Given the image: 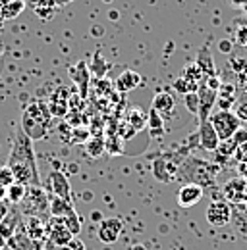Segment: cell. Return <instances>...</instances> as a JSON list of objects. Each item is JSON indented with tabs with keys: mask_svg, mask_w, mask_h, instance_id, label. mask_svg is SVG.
<instances>
[{
	"mask_svg": "<svg viewBox=\"0 0 247 250\" xmlns=\"http://www.w3.org/2000/svg\"><path fill=\"white\" fill-rule=\"evenodd\" d=\"M91 219H93V221H99V223H100V221H102L104 218H102V214H100V212H93Z\"/></svg>",
	"mask_w": 247,
	"mask_h": 250,
	"instance_id": "cell-36",
	"label": "cell"
},
{
	"mask_svg": "<svg viewBox=\"0 0 247 250\" xmlns=\"http://www.w3.org/2000/svg\"><path fill=\"white\" fill-rule=\"evenodd\" d=\"M49 112L52 118H62L66 116L68 112V96L64 89H58L56 93L50 96V102H49Z\"/></svg>",
	"mask_w": 247,
	"mask_h": 250,
	"instance_id": "cell-20",
	"label": "cell"
},
{
	"mask_svg": "<svg viewBox=\"0 0 247 250\" xmlns=\"http://www.w3.org/2000/svg\"><path fill=\"white\" fill-rule=\"evenodd\" d=\"M184 104L187 106V110L191 112V114H199V94L197 91H191V93L184 94Z\"/></svg>",
	"mask_w": 247,
	"mask_h": 250,
	"instance_id": "cell-28",
	"label": "cell"
},
{
	"mask_svg": "<svg viewBox=\"0 0 247 250\" xmlns=\"http://www.w3.org/2000/svg\"><path fill=\"white\" fill-rule=\"evenodd\" d=\"M49 206H50V196L41 185H37V187H27V194L20 204V212L24 216H37L45 219V216L49 214Z\"/></svg>",
	"mask_w": 247,
	"mask_h": 250,
	"instance_id": "cell-3",
	"label": "cell"
},
{
	"mask_svg": "<svg viewBox=\"0 0 247 250\" xmlns=\"http://www.w3.org/2000/svg\"><path fill=\"white\" fill-rule=\"evenodd\" d=\"M232 139H234V141H236L238 145L246 143V141H247V131H244V129H240V131H238V133H236V135H234Z\"/></svg>",
	"mask_w": 247,
	"mask_h": 250,
	"instance_id": "cell-33",
	"label": "cell"
},
{
	"mask_svg": "<svg viewBox=\"0 0 247 250\" xmlns=\"http://www.w3.org/2000/svg\"><path fill=\"white\" fill-rule=\"evenodd\" d=\"M24 229L25 233L29 235L31 241L43 245L49 241V231H47V219L37 218V216H27L25 223H24Z\"/></svg>",
	"mask_w": 247,
	"mask_h": 250,
	"instance_id": "cell-11",
	"label": "cell"
},
{
	"mask_svg": "<svg viewBox=\"0 0 247 250\" xmlns=\"http://www.w3.org/2000/svg\"><path fill=\"white\" fill-rule=\"evenodd\" d=\"M62 221H64V225L70 229V233H72L74 237H77V235L81 233V219L77 216V212H74V214L62 218Z\"/></svg>",
	"mask_w": 247,
	"mask_h": 250,
	"instance_id": "cell-27",
	"label": "cell"
},
{
	"mask_svg": "<svg viewBox=\"0 0 247 250\" xmlns=\"http://www.w3.org/2000/svg\"><path fill=\"white\" fill-rule=\"evenodd\" d=\"M124 223L120 218H104L99 223V231H97V237L100 243L104 245H114L120 235H122Z\"/></svg>",
	"mask_w": 247,
	"mask_h": 250,
	"instance_id": "cell-7",
	"label": "cell"
},
{
	"mask_svg": "<svg viewBox=\"0 0 247 250\" xmlns=\"http://www.w3.org/2000/svg\"><path fill=\"white\" fill-rule=\"evenodd\" d=\"M234 156H236V160H238L242 166H247V141L246 143H242V145H238Z\"/></svg>",
	"mask_w": 247,
	"mask_h": 250,
	"instance_id": "cell-30",
	"label": "cell"
},
{
	"mask_svg": "<svg viewBox=\"0 0 247 250\" xmlns=\"http://www.w3.org/2000/svg\"><path fill=\"white\" fill-rule=\"evenodd\" d=\"M41 250H66L64 247H58V245H54L52 241H47V243H43V249Z\"/></svg>",
	"mask_w": 247,
	"mask_h": 250,
	"instance_id": "cell-34",
	"label": "cell"
},
{
	"mask_svg": "<svg viewBox=\"0 0 247 250\" xmlns=\"http://www.w3.org/2000/svg\"><path fill=\"white\" fill-rule=\"evenodd\" d=\"M199 145H201V148H205L207 152H216V148H218V145H220V139H218L215 127L211 125L209 120L199 122Z\"/></svg>",
	"mask_w": 247,
	"mask_h": 250,
	"instance_id": "cell-14",
	"label": "cell"
},
{
	"mask_svg": "<svg viewBox=\"0 0 247 250\" xmlns=\"http://www.w3.org/2000/svg\"><path fill=\"white\" fill-rule=\"evenodd\" d=\"M75 208H74V202H68L60 196H54L50 194V206H49V214L52 218H66L70 214H74Z\"/></svg>",
	"mask_w": 247,
	"mask_h": 250,
	"instance_id": "cell-19",
	"label": "cell"
},
{
	"mask_svg": "<svg viewBox=\"0 0 247 250\" xmlns=\"http://www.w3.org/2000/svg\"><path fill=\"white\" fill-rule=\"evenodd\" d=\"M47 231H49V241H52L54 245L64 247V249H66V245L74 239V235H72L70 229L64 225L62 218H52V216H50V219H47Z\"/></svg>",
	"mask_w": 247,
	"mask_h": 250,
	"instance_id": "cell-10",
	"label": "cell"
},
{
	"mask_svg": "<svg viewBox=\"0 0 247 250\" xmlns=\"http://www.w3.org/2000/svg\"><path fill=\"white\" fill-rule=\"evenodd\" d=\"M25 194H27V187L22 185V183H14V185H10L6 188V200L10 204H22Z\"/></svg>",
	"mask_w": 247,
	"mask_h": 250,
	"instance_id": "cell-23",
	"label": "cell"
},
{
	"mask_svg": "<svg viewBox=\"0 0 247 250\" xmlns=\"http://www.w3.org/2000/svg\"><path fill=\"white\" fill-rule=\"evenodd\" d=\"M222 192L230 204L247 202V177H234V179L226 181Z\"/></svg>",
	"mask_w": 247,
	"mask_h": 250,
	"instance_id": "cell-9",
	"label": "cell"
},
{
	"mask_svg": "<svg viewBox=\"0 0 247 250\" xmlns=\"http://www.w3.org/2000/svg\"><path fill=\"white\" fill-rule=\"evenodd\" d=\"M6 166L12 169V173L16 177V183H22L25 187L41 185L35 150H33V141L24 133L22 127L16 131V137H14Z\"/></svg>",
	"mask_w": 247,
	"mask_h": 250,
	"instance_id": "cell-1",
	"label": "cell"
},
{
	"mask_svg": "<svg viewBox=\"0 0 247 250\" xmlns=\"http://www.w3.org/2000/svg\"><path fill=\"white\" fill-rule=\"evenodd\" d=\"M24 6H25L24 0H10L8 4H2V18L4 20H12V18L20 16Z\"/></svg>",
	"mask_w": 247,
	"mask_h": 250,
	"instance_id": "cell-26",
	"label": "cell"
},
{
	"mask_svg": "<svg viewBox=\"0 0 247 250\" xmlns=\"http://www.w3.org/2000/svg\"><path fill=\"white\" fill-rule=\"evenodd\" d=\"M127 124L131 125L135 131H143L147 127V114H143L141 110L133 108L127 112Z\"/></svg>",
	"mask_w": 247,
	"mask_h": 250,
	"instance_id": "cell-25",
	"label": "cell"
},
{
	"mask_svg": "<svg viewBox=\"0 0 247 250\" xmlns=\"http://www.w3.org/2000/svg\"><path fill=\"white\" fill-rule=\"evenodd\" d=\"M189 164L195 167V171L193 169H187V167H180V171L182 173H187V179H189V183H197V185H201V187H211V185H215V175H216V169L211 166V164H207V162H199V160H195V158H191L189 160Z\"/></svg>",
	"mask_w": 247,
	"mask_h": 250,
	"instance_id": "cell-5",
	"label": "cell"
},
{
	"mask_svg": "<svg viewBox=\"0 0 247 250\" xmlns=\"http://www.w3.org/2000/svg\"><path fill=\"white\" fill-rule=\"evenodd\" d=\"M22 212L20 210H10V214L0 221V239L2 241H8L12 235H16L18 227L22 225Z\"/></svg>",
	"mask_w": 247,
	"mask_h": 250,
	"instance_id": "cell-18",
	"label": "cell"
},
{
	"mask_svg": "<svg viewBox=\"0 0 247 250\" xmlns=\"http://www.w3.org/2000/svg\"><path fill=\"white\" fill-rule=\"evenodd\" d=\"M209 122L215 127L216 135L222 141L232 139L240 129H242V120L232 112V110H216L209 116Z\"/></svg>",
	"mask_w": 247,
	"mask_h": 250,
	"instance_id": "cell-4",
	"label": "cell"
},
{
	"mask_svg": "<svg viewBox=\"0 0 247 250\" xmlns=\"http://www.w3.org/2000/svg\"><path fill=\"white\" fill-rule=\"evenodd\" d=\"M153 110H156L164 120L174 112L176 108V100H174V94L168 93V91H158L153 96Z\"/></svg>",
	"mask_w": 247,
	"mask_h": 250,
	"instance_id": "cell-16",
	"label": "cell"
},
{
	"mask_svg": "<svg viewBox=\"0 0 247 250\" xmlns=\"http://www.w3.org/2000/svg\"><path fill=\"white\" fill-rule=\"evenodd\" d=\"M197 94H199V114L197 116H199V122H205L213 114V108H215L216 98H218V89L211 87L205 79H201Z\"/></svg>",
	"mask_w": 247,
	"mask_h": 250,
	"instance_id": "cell-6",
	"label": "cell"
},
{
	"mask_svg": "<svg viewBox=\"0 0 247 250\" xmlns=\"http://www.w3.org/2000/svg\"><path fill=\"white\" fill-rule=\"evenodd\" d=\"M14 183H16V177H14L12 169L8 166H2L0 167V187L8 188L10 185H14Z\"/></svg>",
	"mask_w": 247,
	"mask_h": 250,
	"instance_id": "cell-29",
	"label": "cell"
},
{
	"mask_svg": "<svg viewBox=\"0 0 247 250\" xmlns=\"http://www.w3.org/2000/svg\"><path fill=\"white\" fill-rule=\"evenodd\" d=\"M139 83H141V75L131 71V69H125L124 73H120V77L116 79V89L122 91V93H127V91H133Z\"/></svg>",
	"mask_w": 247,
	"mask_h": 250,
	"instance_id": "cell-21",
	"label": "cell"
},
{
	"mask_svg": "<svg viewBox=\"0 0 247 250\" xmlns=\"http://www.w3.org/2000/svg\"><path fill=\"white\" fill-rule=\"evenodd\" d=\"M8 204H10V202H8L6 198H2V200H0V221L10 214V206H8Z\"/></svg>",
	"mask_w": 247,
	"mask_h": 250,
	"instance_id": "cell-32",
	"label": "cell"
},
{
	"mask_svg": "<svg viewBox=\"0 0 247 250\" xmlns=\"http://www.w3.org/2000/svg\"><path fill=\"white\" fill-rule=\"evenodd\" d=\"M176 173H178V167L170 160H166V158H158L153 164V175L158 181L168 183V181L176 179Z\"/></svg>",
	"mask_w": 247,
	"mask_h": 250,
	"instance_id": "cell-17",
	"label": "cell"
},
{
	"mask_svg": "<svg viewBox=\"0 0 247 250\" xmlns=\"http://www.w3.org/2000/svg\"><path fill=\"white\" fill-rule=\"evenodd\" d=\"M203 194H205V188L201 187V185H197V183H185L178 190V204L182 208H191V206H195L203 198Z\"/></svg>",
	"mask_w": 247,
	"mask_h": 250,
	"instance_id": "cell-13",
	"label": "cell"
},
{
	"mask_svg": "<svg viewBox=\"0 0 247 250\" xmlns=\"http://www.w3.org/2000/svg\"><path fill=\"white\" fill-rule=\"evenodd\" d=\"M50 118L52 116L49 112V106L33 100L22 114V129L31 141H41L49 135Z\"/></svg>",
	"mask_w": 247,
	"mask_h": 250,
	"instance_id": "cell-2",
	"label": "cell"
},
{
	"mask_svg": "<svg viewBox=\"0 0 247 250\" xmlns=\"http://www.w3.org/2000/svg\"><path fill=\"white\" fill-rule=\"evenodd\" d=\"M106 150V145L100 137H89L87 143H85V152L91 158H100Z\"/></svg>",
	"mask_w": 247,
	"mask_h": 250,
	"instance_id": "cell-24",
	"label": "cell"
},
{
	"mask_svg": "<svg viewBox=\"0 0 247 250\" xmlns=\"http://www.w3.org/2000/svg\"><path fill=\"white\" fill-rule=\"evenodd\" d=\"M49 188H50V194L54 196H60L68 202H74V194H72V187H70V181L68 177L60 173V171H52L49 175Z\"/></svg>",
	"mask_w": 247,
	"mask_h": 250,
	"instance_id": "cell-12",
	"label": "cell"
},
{
	"mask_svg": "<svg viewBox=\"0 0 247 250\" xmlns=\"http://www.w3.org/2000/svg\"><path fill=\"white\" fill-rule=\"evenodd\" d=\"M147 127H149V131H151L153 137H158V135H162L166 131L164 129V118L156 110H153V108L147 114Z\"/></svg>",
	"mask_w": 247,
	"mask_h": 250,
	"instance_id": "cell-22",
	"label": "cell"
},
{
	"mask_svg": "<svg viewBox=\"0 0 247 250\" xmlns=\"http://www.w3.org/2000/svg\"><path fill=\"white\" fill-rule=\"evenodd\" d=\"M6 243H8V249L10 250H41L43 249V245L31 241L29 235H27L25 229H24V225H20L18 231H16V235H12Z\"/></svg>",
	"mask_w": 247,
	"mask_h": 250,
	"instance_id": "cell-15",
	"label": "cell"
},
{
	"mask_svg": "<svg viewBox=\"0 0 247 250\" xmlns=\"http://www.w3.org/2000/svg\"><path fill=\"white\" fill-rule=\"evenodd\" d=\"M66 250H85V243H83L79 237H74V239L66 245Z\"/></svg>",
	"mask_w": 247,
	"mask_h": 250,
	"instance_id": "cell-31",
	"label": "cell"
},
{
	"mask_svg": "<svg viewBox=\"0 0 247 250\" xmlns=\"http://www.w3.org/2000/svg\"><path fill=\"white\" fill-rule=\"evenodd\" d=\"M205 216H207L209 225H213V227H224V225H228L230 219H232L230 202H224V200H215V202H211Z\"/></svg>",
	"mask_w": 247,
	"mask_h": 250,
	"instance_id": "cell-8",
	"label": "cell"
},
{
	"mask_svg": "<svg viewBox=\"0 0 247 250\" xmlns=\"http://www.w3.org/2000/svg\"><path fill=\"white\" fill-rule=\"evenodd\" d=\"M129 250H147V247H143V245H133Z\"/></svg>",
	"mask_w": 247,
	"mask_h": 250,
	"instance_id": "cell-37",
	"label": "cell"
},
{
	"mask_svg": "<svg viewBox=\"0 0 247 250\" xmlns=\"http://www.w3.org/2000/svg\"><path fill=\"white\" fill-rule=\"evenodd\" d=\"M232 50V42L230 41H220V52L222 54H228Z\"/></svg>",
	"mask_w": 247,
	"mask_h": 250,
	"instance_id": "cell-35",
	"label": "cell"
}]
</instances>
